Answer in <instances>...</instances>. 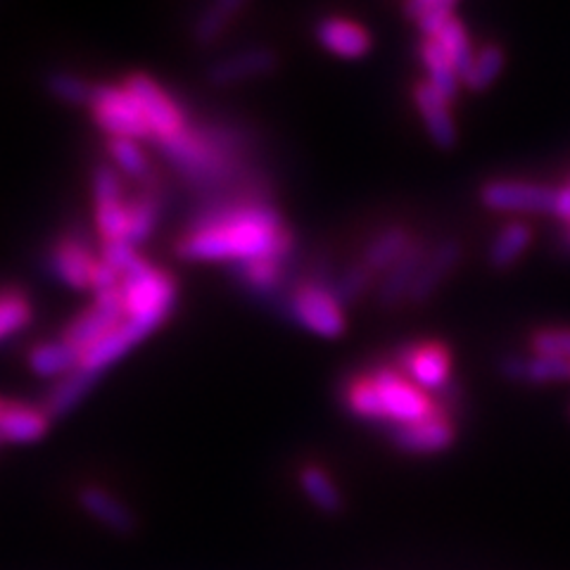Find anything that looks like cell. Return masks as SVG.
Segmentation results:
<instances>
[{
  "label": "cell",
  "mask_w": 570,
  "mask_h": 570,
  "mask_svg": "<svg viewBox=\"0 0 570 570\" xmlns=\"http://www.w3.org/2000/svg\"><path fill=\"white\" fill-rule=\"evenodd\" d=\"M554 195L549 186L530 181H488L480 188V203L492 212L504 214H551Z\"/></svg>",
  "instance_id": "cell-11"
},
{
  "label": "cell",
  "mask_w": 570,
  "mask_h": 570,
  "mask_svg": "<svg viewBox=\"0 0 570 570\" xmlns=\"http://www.w3.org/2000/svg\"><path fill=\"white\" fill-rule=\"evenodd\" d=\"M318 46L341 60H362L373 46L371 33L347 17H324L314 29Z\"/></svg>",
  "instance_id": "cell-15"
},
{
  "label": "cell",
  "mask_w": 570,
  "mask_h": 570,
  "mask_svg": "<svg viewBox=\"0 0 570 570\" xmlns=\"http://www.w3.org/2000/svg\"><path fill=\"white\" fill-rule=\"evenodd\" d=\"M119 299L124 318L153 335L174 312L176 281L163 266L138 255L121 272Z\"/></svg>",
  "instance_id": "cell-4"
},
{
  "label": "cell",
  "mask_w": 570,
  "mask_h": 570,
  "mask_svg": "<svg viewBox=\"0 0 570 570\" xmlns=\"http://www.w3.org/2000/svg\"><path fill=\"white\" fill-rule=\"evenodd\" d=\"M124 324V309L119 299V285L110 291L94 293V302L88 305L71 324L62 331L67 343L75 345L81 354L91 350L102 337L110 335L117 326Z\"/></svg>",
  "instance_id": "cell-10"
},
{
  "label": "cell",
  "mask_w": 570,
  "mask_h": 570,
  "mask_svg": "<svg viewBox=\"0 0 570 570\" xmlns=\"http://www.w3.org/2000/svg\"><path fill=\"white\" fill-rule=\"evenodd\" d=\"M94 385H96V379H91L88 373H83L79 368L77 373H71V376H67L58 383H52L43 409H46L50 419L65 416L88 395V392H91Z\"/></svg>",
  "instance_id": "cell-28"
},
{
  "label": "cell",
  "mask_w": 570,
  "mask_h": 570,
  "mask_svg": "<svg viewBox=\"0 0 570 570\" xmlns=\"http://www.w3.org/2000/svg\"><path fill=\"white\" fill-rule=\"evenodd\" d=\"M392 444L406 454H440L452 448L454 425L440 416L431 414L421 421L392 428Z\"/></svg>",
  "instance_id": "cell-13"
},
{
  "label": "cell",
  "mask_w": 570,
  "mask_h": 570,
  "mask_svg": "<svg viewBox=\"0 0 570 570\" xmlns=\"http://www.w3.org/2000/svg\"><path fill=\"white\" fill-rule=\"evenodd\" d=\"M414 105L433 146L440 150H452L459 142L456 121L452 117V100L435 91L428 81H421L414 86Z\"/></svg>",
  "instance_id": "cell-12"
},
{
  "label": "cell",
  "mask_w": 570,
  "mask_h": 570,
  "mask_svg": "<svg viewBox=\"0 0 570 570\" xmlns=\"http://www.w3.org/2000/svg\"><path fill=\"white\" fill-rule=\"evenodd\" d=\"M88 110L100 134L110 138H131L148 142L150 129L142 119L136 98L129 94V88L121 83H96L94 96L88 100Z\"/></svg>",
  "instance_id": "cell-7"
},
{
  "label": "cell",
  "mask_w": 570,
  "mask_h": 570,
  "mask_svg": "<svg viewBox=\"0 0 570 570\" xmlns=\"http://www.w3.org/2000/svg\"><path fill=\"white\" fill-rule=\"evenodd\" d=\"M499 373L511 383H530V385H549V383H563L570 379V364L561 360H551V356L540 354H509L499 362Z\"/></svg>",
  "instance_id": "cell-18"
},
{
  "label": "cell",
  "mask_w": 570,
  "mask_h": 570,
  "mask_svg": "<svg viewBox=\"0 0 570 570\" xmlns=\"http://www.w3.org/2000/svg\"><path fill=\"white\" fill-rule=\"evenodd\" d=\"M459 262H461V245L456 240H442L438 247H433L431 253L425 255L419 276L412 285V291H409L406 299L412 302V305H425V302L440 291V285L452 276Z\"/></svg>",
  "instance_id": "cell-16"
},
{
  "label": "cell",
  "mask_w": 570,
  "mask_h": 570,
  "mask_svg": "<svg viewBox=\"0 0 570 570\" xmlns=\"http://www.w3.org/2000/svg\"><path fill=\"white\" fill-rule=\"evenodd\" d=\"M412 238L404 228H387L383 230L381 236H376L371 240V245L366 247L364 253V266L371 274H379V272H387L392 264H395L409 247H412Z\"/></svg>",
  "instance_id": "cell-27"
},
{
  "label": "cell",
  "mask_w": 570,
  "mask_h": 570,
  "mask_svg": "<svg viewBox=\"0 0 570 570\" xmlns=\"http://www.w3.org/2000/svg\"><path fill=\"white\" fill-rule=\"evenodd\" d=\"M299 488L309 502L324 513H337L343 509V497L333 478L321 466H305L299 471Z\"/></svg>",
  "instance_id": "cell-30"
},
{
  "label": "cell",
  "mask_w": 570,
  "mask_h": 570,
  "mask_svg": "<svg viewBox=\"0 0 570 570\" xmlns=\"http://www.w3.org/2000/svg\"><path fill=\"white\" fill-rule=\"evenodd\" d=\"M96 83L86 81L79 75H71V71H56L48 79V91L52 98H58L65 105H86L94 96Z\"/></svg>",
  "instance_id": "cell-34"
},
{
  "label": "cell",
  "mask_w": 570,
  "mask_h": 570,
  "mask_svg": "<svg viewBox=\"0 0 570 570\" xmlns=\"http://www.w3.org/2000/svg\"><path fill=\"white\" fill-rule=\"evenodd\" d=\"M91 195H94V224H96L100 245L134 247L131 226H134L136 195H129L127 188H124V176L110 165L98 167L94 171Z\"/></svg>",
  "instance_id": "cell-6"
},
{
  "label": "cell",
  "mask_w": 570,
  "mask_h": 570,
  "mask_svg": "<svg viewBox=\"0 0 570 570\" xmlns=\"http://www.w3.org/2000/svg\"><path fill=\"white\" fill-rule=\"evenodd\" d=\"M293 238L281 214L257 200H238L195 219L178 238L176 253L195 264H234L236 269L262 259L283 262Z\"/></svg>",
  "instance_id": "cell-1"
},
{
  "label": "cell",
  "mask_w": 570,
  "mask_h": 570,
  "mask_svg": "<svg viewBox=\"0 0 570 570\" xmlns=\"http://www.w3.org/2000/svg\"><path fill=\"white\" fill-rule=\"evenodd\" d=\"M107 155H110V167H115L124 178H131V181H146L153 174V159L146 150V142L110 138L107 140Z\"/></svg>",
  "instance_id": "cell-26"
},
{
  "label": "cell",
  "mask_w": 570,
  "mask_h": 570,
  "mask_svg": "<svg viewBox=\"0 0 570 570\" xmlns=\"http://www.w3.org/2000/svg\"><path fill=\"white\" fill-rule=\"evenodd\" d=\"M167 163L198 186L222 184L236 169V146L224 131L190 127L157 146Z\"/></svg>",
  "instance_id": "cell-3"
},
{
  "label": "cell",
  "mask_w": 570,
  "mask_h": 570,
  "mask_svg": "<svg viewBox=\"0 0 570 570\" xmlns=\"http://www.w3.org/2000/svg\"><path fill=\"white\" fill-rule=\"evenodd\" d=\"M50 425V416L43 406L10 402L0 412V440L3 444H33L39 442Z\"/></svg>",
  "instance_id": "cell-19"
},
{
  "label": "cell",
  "mask_w": 570,
  "mask_h": 570,
  "mask_svg": "<svg viewBox=\"0 0 570 570\" xmlns=\"http://www.w3.org/2000/svg\"><path fill=\"white\" fill-rule=\"evenodd\" d=\"M288 314L297 326L309 331L316 337L335 341V337L345 333L347 321L341 299L335 297V293L326 291L324 285H299L288 299Z\"/></svg>",
  "instance_id": "cell-9"
},
{
  "label": "cell",
  "mask_w": 570,
  "mask_h": 570,
  "mask_svg": "<svg viewBox=\"0 0 570 570\" xmlns=\"http://www.w3.org/2000/svg\"><path fill=\"white\" fill-rule=\"evenodd\" d=\"M532 354L570 364V328H542L530 337Z\"/></svg>",
  "instance_id": "cell-36"
},
{
  "label": "cell",
  "mask_w": 570,
  "mask_h": 570,
  "mask_svg": "<svg viewBox=\"0 0 570 570\" xmlns=\"http://www.w3.org/2000/svg\"><path fill=\"white\" fill-rule=\"evenodd\" d=\"M347 412L362 421H390L406 425L433 414L425 392L395 371H379L376 376L356 381L345 392Z\"/></svg>",
  "instance_id": "cell-2"
},
{
  "label": "cell",
  "mask_w": 570,
  "mask_h": 570,
  "mask_svg": "<svg viewBox=\"0 0 570 570\" xmlns=\"http://www.w3.org/2000/svg\"><path fill=\"white\" fill-rule=\"evenodd\" d=\"M236 274L240 276V281L247 285L249 291L255 293H272L278 281H281V262L278 259H262V262H253L238 266Z\"/></svg>",
  "instance_id": "cell-35"
},
{
  "label": "cell",
  "mask_w": 570,
  "mask_h": 570,
  "mask_svg": "<svg viewBox=\"0 0 570 570\" xmlns=\"http://www.w3.org/2000/svg\"><path fill=\"white\" fill-rule=\"evenodd\" d=\"M278 56L269 48H243L230 52L209 67V81L214 86H238L249 79L272 75Z\"/></svg>",
  "instance_id": "cell-14"
},
{
  "label": "cell",
  "mask_w": 570,
  "mask_h": 570,
  "mask_svg": "<svg viewBox=\"0 0 570 570\" xmlns=\"http://www.w3.org/2000/svg\"><path fill=\"white\" fill-rule=\"evenodd\" d=\"M568 186H570V178H568Z\"/></svg>",
  "instance_id": "cell-41"
},
{
  "label": "cell",
  "mask_w": 570,
  "mask_h": 570,
  "mask_svg": "<svg viewBox=\"0 0 570 570\" xmlns=\"http://www.w3.org/2000/svg\"><path fill=\"white\" fill-rule=\"evenodd\" d=\"M48 269L67 285L69 291L77 293H100L117 288L121 276L107 266L96 249L79 234H67L58 238V243L48 253Z\"/></svg>",
  "instance_id": "cell-5"
},
{
  "label": "cell",
  "mask_w": 570,
  "mask_h": 570,
  "mask_svg": "<svg viewBox=\"0 0 570 570\" xmlns=\"http://www.w3.org/2000/svg\"><path fill=\"white\" fill-rule=\"evenodd\" d=\"M551 214H554L559 222L570 224V186L568 184L557 190L554 207H551Z\"/></svg>",
  "instance_id": "cell-38"
},
{
  "label": "cell",
  "mask_w": 570,
  "mask_h": 570,
  "mask_svg": "<svg viewBox=\"0 0 570 570\" xmlns=\"http://www.w3.org/2000/svg\"><path fill=\"white\" fill-rule=\"evenodd\" d=\"M27 364L33 376L58 383L79 371L81 352L60 335V337H52V341L33 345L27 354Z\"/></svg>",
  "instance_id": "cell-17"
},
{
  "label": "cell",
  "mask_w": 570,
  "mask_h": 570,
  "mask_svg": "<svg viewBox=\"0 0 570 570\" xmlns=\"http://www.w3.org/2000/svg\"><path fill=\"white\" fill-rule=\"evenodd\" d=\"M371 272L366 269L364 264H356L352 266V269H347L341 278V283H337V288L333 291L335 297L341 299V305H352V302L360 299L366 288L371 285Z\"/></svg>",
  "instance_id": "cell-37"
},
{
  "label": "cell",
  "mask_w": 570,
  "mask_h": 570,
  "mask_svg": "<svg viewBox=\"0 0 570 570\" xmlns=\"http://www.w3.org/2000/svg\"><path fill=\"white\" fill-rule=\"evenodd\" d=\"M404 364L412 383L421 390H440L448 385L452 373V360L444 347L440 345H425L409 350L404 356Z\"/></svg>",
  "instance_id": "cell-22"
},
{
  "label": "cell",
  "mask_w": 570,
  "mask_h": 570,
  "mask_svg": "<svg viewBox=\"0 0 570 570\" xmlns=\"http://www.w3.org/2000/svg\"><path fill=\"white\" fill-rule=\"evenodd\" d=\"M504 62H507V56L502 48L483 46L473 56V62L469 65V69L463 71L461 83L473 94H483L499 79V75H502Z\"/></svg>",
  "instance_id": "cell-29"
},
{
  "label": "cell",
  "mask_w": 570,
  "mask_h": 570,
  "mask_svg": "<svg viewBox=\"0 0 570 570\" xmlns=\"http://www.w3.org/2000/svg\"><path fill=\"white\" fill-rule=\"evenodd\" d=\"M124 86H127L129 94L136 98L155 146H163V142L176 138L190 127V119L181 102H178L157 79L148 75H131L124 79Z\"/></svg>",
  "instance_id": "cell-8"
},
{
  "label": "cell",
  "mask_w": 570,
  "mask_h": 570,
  "mask_svg": "<svg viewBox=\"0 0 570 570\" xmlns=\"http://www.w3.org/2000/svg\"><path fill=\"white\" fill-rule=\"evenodd\" d=\"M421 62H423L425 75H428V83H431L435 91H440L444 98L454 102V98L459 94V86H461V75L452 65V60L448 58V52L440 48L438 41H433V39L421 41Z\"/></svg>",
  "instance_id": "cell-25"
},
{
  "label": "cell",
  "mask_w": 570,
  "mask_h": 570,
  "mask_svg": "<svg viewBox=\"0 0 570 570\" xmlns=\"http://www.w3.org/2000/svg\"><path fill=\"white\" fill-rule=\"evenodd\" d=\"M433 41H438L440 48L448 52V58L452 60V65L456 67V71L463 77V71H466L469 65L473 62L475 50L471 46L469 31H466V27L461 24L459 17H452V20L442 27V31L435 36Z\"/></svg>",
  "instance_id": "cell-33"
},
{
  "label": "cell",
  "mask_w": 570,
  "mask_h": 570,
  "mask_svg": "<svg viewBox=\"0 0 570 570\" xmlns=\"http://www.w3.org/2000/svg\"><path fill=\"white\" fill-rule=\"evenodd\" d=\"M79 504L94 521H98L107 530L129 534L136 528L134 511L107 488L83 485L79 490Z\"/></svg>",
  "instance_id": "cell-20"
},
{
  "label": "cell",
  "mask_w": 570,
  "mask_h": 570,
  "mask_svg": "<svg viewBox=\"0 0 570 570\" xmlns=\"http://www.w3.org/2000/svg\"><path fill=\"white\" fill-rule=\"evenodd\" d=\"M0 444H3V440H0Z\"/></svg>",
  "instance_id": "cell-42"
},
{
  "label": "cell",
  "mask_w": 570,
  "mask_h": 570,
  "mask_svg": "<svg viewBox=\"0 0 570 570\" xmlns=\"http://www.w3.org/2000/svg\"><path fill=\"white\" fill-rule=\"evenodd\" d=\"M532 243V230L525 222H511L507 224L499 234L494 236L490 249H488V262L492 269L507 272L519 262Z\"/></svg>",
  "instance_id": "cell-23"
},
{
  "label": "cell",
  "mask_w": 570,
  "mask_h": 570,
  "mask_svg": "<svg viewBox=\"0 0 570 570\" xmlns=\"http://www.w3.org/2000/svg\"><path fill=\"white\" fill-rule=\"evenodd\" d=\"M33 318L31 299L17 288L0 291V343L29 328Z\"/></svg>",
  "instance_id": "cell-32"
},
{
  "label": "cell",
  "mask_w": 570,
  "mask_h": 570,
  "mask_svg": "<svg viewBox=\"0 0 570 570\" xmlns=\"http://www.w3.org/2000/svg\"><path fill=\"white\" fill-rule=\"evenodd\" d=\"M425 255V247L421 243H414L395 264L390 266L376 291V299L381 307H395L402 299L409 297V291H412Z\"/></svg>",
  "instance_id": "cell-21"
},
{
  "label": "cell",
  "mask_w": 570,
  "mask_h": 570,
  "mask_svg": "<svg viewBox=\"0 0 570 570\" xmlns=\"http://www.w3.org/2000/svg\"><path fill=\"white\" fill-rule=\"evenodd\" d=\"M8 404V400L6 397H0V412H3V406Z\"/></svg>",
  "instance_id": "cell-40"
},
{
  "label": "cell",
  "mask_w": 570,
  "mask_h": 570,
  "mask_svg": "<svg viewBox=\"0 0 570 570\" xmlns=\"http://www.w3.org/2000/svg\"><path fill=\"white\" fill-rule=\"evenodd\" d=\"M404 14L412 20L423 39H435L452 17H456V6L452 0H412L404 6Z\"/></svg>",
  "instance_id": "cell-31"
},
{
  "label": "cell",
  "mask_w": 570,
  "mask_h": 570,
  "mask_svg": "<svg viewBox=\"0 0 570 570\" xmlns=\"http://www.w3.org/2000/svg\"><path fill=\"white\" fill-rule=\"evenodd\" d=\"M243 10V0H219V3H212L198 14V20H195L193 41L203 48L214 46L228 31V27L236 22V17Z\"/></svg>",
  "instance_id": "cell-24"
},
{
  "label": "cell",
  "mask_w": 570,
  "mask_h": 570,
  "mask_svg": "<svg viewBox=\"0 0 570 570\" xmlns=\"http://www.w3.org/2000/svg\"><path fill=\"white\" fill-rule=\"evenodd\" d=\"M561 247H563V253L570 257V224H566V228H563V236H561Z\"/></svg>",
  "instance_id": "cell-39"
}]
</instances>
